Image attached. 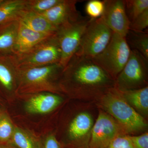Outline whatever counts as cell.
Here are the masks:
<instances>
[{
	"mask_svg": "<svg viewBox=\"0 0 148 148\" xmlns=\"http://www.w3.org/2000/svg\"><path fill=\"white\" fill-rule=\"evenodd\" d=\"M119 90L123 97L129 104H131L135 108L143 113L147 114L148 86L138 89Z\"/></svg>",
	"mask_w": 148,
	"mask_h": 148,
	"instance_id": "17",
	"label": "cell"
},
{
	"mask_svg": "<svg viewBox=\"0 0 148 148\" xmlns=\"http://www.w3.org/2000/svg\"><path fill=\"white\" fill-rule=\"evenodd\" d=\"M0 148H1V147H0Z\"/></svg>",
	"mask_w": 148,
	"mask_h": 148,
	"instance_id": "31",
	"label": "cell"
},
{
	"mask_svg": "<svg viewBox=\"0 0 148 148\" xmlns=\"http://www.w3.org/2000/svg\"><path fill=\"white\" fill-rule=\"evenodd\" d=\"M91 18H82L58 28L56 36L61 48V57L59 64L65 68L76 53L81 41Z\"/></svg>",
	"mask_w": 148,
	"mask_h": 148,
	"instance_id": "7",
	"label": "cell"
},
{
	"mask_svg": "<svg viewBox=\"0 0 148 148\" xmlns=\"http://www.w3.org/2000/svg\"><path fill=\"white\" fill-rule=\"evenodd\" d=\"M134 148H148V134L146 132L139 136H129Z\"/></svg>",
	"mask_w": 148,
	"mask_h": 148,
	"instance_id": "28",
	"label": "cell"
},
{
	"mask_svg": "<svg viewBox=\"0 0 148 148\" xmlns=\"http://www.w3.org/2000/svg\"><path fill=\"white\" fill-rule=\"evenodd\" d=\"M106 148H134L129 135H121L115 138Z\"/></svg>",
	"mask_w": 148,
	"mask_h": 148,
	"instance_id": "27",
	"label": "cell"
},
{
	"mask_svg": "<svg viewBox=\"0 0 148 148\" xmlns=\"http://www.w3.org/2000/svg\"><path fill=\"white\" fill-rule=\"evenodd\" d=\"M16 56L19 67H40L60 63L61 49L56 34Z\"/></svg>",
	"mask_w": 148,
	"mask_h": 148,
	"instance_id": "6",
	"label": "cell"
},
{
	"mask_svg": "<svg viewBox=\"0 0 148 148\" xmlns=\"http://www.w3.org/2000/svg\"><path fill=\"white\" fill-rule=\"evenodd\" d=\"M79 1L77 0H61L55 6L40 14L58 29L82 18L76 6Z\"/></svg>",
	"mask_w": 148,
	"mask_h": 148,
	"instance_id": "11",
	"label": "cell"
},
{
	"mask_svg": "<svg viewBox=\"0 0 148 148\" xmlns=\"http://www.w3.org/2000/svg\"><path fill=\"white\" fill-rule=\"evenodd\" d=\"M93 124L92 117L89 114H79L71 123L69 128L70 137L73 139H80L90 131Z\"/></svg>",
	"mask_w": 148,
	"mask_h": 148,
	"instance_id": "18",
	"label": "cell"
},
{
	"mask_svg": "<svg viewBox=\"0 0 148 148\" xmlns=\"http://www.w3.org/2000/svg\"><path fill=\"white\" fill-rule=\"evenodd\" d=\"M125 1V10L130 22L147 10L148 0H127Z\"/></svg>",
	"mask_w": 148,
	"mask_h": 148,
	"instance_id": "21",
	"label": "cell"
},
{
	"mask_svg": "<svg viewBox=\"0 0 148 148\" xmlns=\"http://www.w3.org/2000/svg\"><path fill=\"white\" fill-rule=\"evenodd\" d=\"M64 68L56 64L35 67H19L18 79L22 90H56L54 81Z\"/></svg>",
	"mask_w": 148,
	"mask_h": 148,
	"instance_id": "4",
	"label": "cell"
},
{
	"mask_svg": "<svg viewBox=\"0 0 148 148\" xmlns=\"http://www.w3.org/2000/svg\"><path fill=\"white\" fill-rule=\"evenodd\" d=\"M62 73L66 82L78 88L98 89L110 85L111 76L92 58L75 54Z\"/></svg>",
	"mask_w": 148,
	"mask_h": 148,
	"instance_id": "1",
	"label": "cell"
},
{
	"mask_svg": "<svg viewBox=\"0 0 148 148\" xmlns=\"http://www.w3.org/2000/svg\"><path fill=\"white\" fill-rule=\"evenodd\" d=\"M19 26L18 19L0 24V55L15 54L14 48Z\"/></svg>",
	"mask_w": 148,
	"mask_h": 148,
	"instance_id": "14",
	"label": "cell"
},
{
	"mask_svg": "<svg viewBox=\"0 0 148 148\" xmlns=\"http://www.w3.org/2000/svg\"><path fill=\"white\" fill-rule=\"evenodd\" d=\"M13 133V127L9 119L3 116L0 118V142H5L10 138Z\"/></svg>",
	"mask_w": 148,
	"mask_h": 148,
	"instance_id": "26",
	"label": "cell"
},
{
	"mask_svg": "<svg viewBox=\"0 0 148 148\" xmlns=\"http://www.w3.org/2000/svg\"><path fill=\"white\" fill-rule=\"evenodd\" d=\"M130 52L125 38L113 33L105 49L92 59L111 77H116L127 63Z\"/></svg>",
	"mask_w": 148,
	"mask_h": 148,
	"instance_id": "3",
	"label": "cell"
},
{
	"mask_svg": "<svg viewBox=\"0 0 148 148\" xmlns=\"http://www.w3.org/2000/svg\"><path fill=\"white\" fill-rule=\"evenodd\" d=\"M126 134L114 119L101 111L92 127L89 148H106L119 135Z\"/></svg>",
	"mask_w": 148,
	"mask_h": 148,
	"instance_id": "9",
	"label": "cell"
},
{
	"mask_svg": "<svg viewBox=\"0 0 148 148\" xmlns=\"http://www.w3.org/2000/svg\"><path fill=\"white\" fill-rule=\"evenodd\" d=\"M61 0H27L25 10L36 13L45 12L59 3Z\"/></svg>",
	"mask_w": 148,
	"mask_h": 148,
	"instance_id": "22",
	"label": "cell"
},
{
	"mask_svg": "<svg viewBox=\"0 0 148 148\" xmlns=\"http://www.w3.org/2000/svg\"><path fill=\"white\" fill-rule=\"evenodd\" d=\"M148 27V9L139 15L130 22V30L136 32L143 31Z\"/></svg>",
	"mask_w": 148,
	"mask_h": 148,
	"instance_id": "25",
	"label": "cell"
},
{
	"mask_svg": "<svg viewBox=\"0 0 148 148\" xmlns=\"http://www.w3.org/2000/svg\"><path fill=\"white\" fill-rule=\"evenodd\" d=\"M113 32L102 17L91 18L75 55L92 58L103 51L110 41Z\"/></svg>",
	"mask_w": 148,
	"mask_h": 148,
	"instance_id": "5",
	"label": "cell"
},
{
	"mask_svg": "<svg viewBox=\"0 0 148 148\" xmlns=\"http://www.w3.org/2000/svg\"><path fill=\"white\" fill-rule=\"evenodd\" d=\"M61 97L51 93H42L33 96L27 103V108L30 112L46 114L54 110L62 102Z\"/></svg>",
	"mask_w": 148,
	"mask_h": 148,
	"instance_id": "16",
	"label": "cell"
},
{
	"mask_svg": "<svg viewBox=\"0 0 148 148\" xmlns=\"http://www.w3.org/2000/svg\"><path fill=\"white\" fill-rule=\"evenodd\" d=\"M53 35H54L35 32L19 22L14 48L15 55H18L26 52L41 42Z\"/></svg>",
	"mask_w": 148,
	"mask_h": 148,
	"instance_id": "13",
	"label": "cell"
},
{
	"mask_svg": "<svg viewBox=\"0 0 148 148\" xmlns=\"http://www.w3.org/2000/svg\"><path fill=\"white\" fill-rule=\"evenodd\" d=\"M130 47L138 51L148 61V34L145 32H136L130 30L125 37Z\"/></svg>",
	"mask_w": 148,
	"mask_h": 148,
	"instance_id": "20",
	"label": "cell"
},
{
	"mask_svg": "<svg viewBox=\"0 0 148 148\" xmlns=\"http://www.w3.org/2000/svg\"><path fill=\"white\" fill-rule=\"evenodd\" d=\"M45 148H60V146L55 137L51 136L46 141Z\"/></svg>",
	"mask_w": 148,
	"mask_h": 148,
	"instance_id": "29",
	"label": "cell"
},
{
	"mask_svg": "<svg viewBox=\"0 0 148 148\" xmlns=\"http://www.w3.org/2000/svg\"><path fill=\"white\" fill-rule=\"evenodd\" d=\"M27 0H5L0 5V24L18 19L26 8Z\"/></svg>",
	"mask_w": 148,
	"mask_h": 148,
	"instance_id": "19",
	"label": "cell"
},
{
	"mask_svg": "<svg viewBox=\"0 0 148 148\" xmlns=\"http://www.w3.org/2000/svg\"><path fill=\"white\" fill-rule=\"evenodd\" d=\"M148 61L137 51L131 49L127 63L118 75L116 88L124 90L146 87Z\"/></svg>",
	"mask_w": 148,
	"mask_h": 148,
	"instance_id": "8",
	"label": "cell"
},
{
	"mask_svg": "<svg viewBox=\"0 0 148 148\" xmlns=\"http://www.w3.org/2000/svg\"><path fill=\"white\" fill-rule=\"evenodd\" d=\"M104 1L105 9L101 17L112 32L125 38L130 30V22L125 10V1Z\"/></svg>",
	"mask_w": 148,
	"mask_h": 148,
	"instance_id": "10",
	"label": "cell"
},
{
	"mask_svg": "<svg viewBox=\"0 0 148 148\" xmlns=\"http://www.w3.org/2000/svg\"><path fill=\"white\" fill-rule=\"evenodd\" d=\"M18 69L16 55H0V85L7 91L15 88Z\"/></svg>",
	"mask_w": 148,
	"mask_h": 148,
	"instance_id": "12",
	"label": "cell"
},
{
	"mask_svg": "<svg viewBox=\"0 0 148 148\" xmlns=\"http://www.w3.org/2000/svg\"><path fill=\"white\" fill-rule=\"evenodd\" d=\"M5 0H0V5L4 2Z\"/></svg>",
	"mask_w": 148,
	"mask_h": 148,
	"instance_id": "30",
	"label": "cell"
},
{
	"mask_svg": "<svg viewBox=\"0 0 148 148\" xmlns=\"http://www.w3.org/2000/svg\"><path fill=\"white\" fill-rule=\"evenodd\" d=\"M105 9V1L90 0L85 6V11L89 18L95 19L101 17Z\"/></svg>",
	"mask_w": 148,
	"mask_h": 148,
	"instance_id": "23",
	"label": "cell"
},
{
	"mask_svg": "<svg viewBox=\"0 0 148 148\" xmlns=\"http://www.w3.org/2000/svg\"><path fill=\"white\" fill-rule=\"evenodd\" d=\"M101 105L126 133L143 131L147 127L146 121L127 103L116 88L106 92L101 98Z\"/></svg>",
	"mask_w": 148,
	"mask_h": 148,
	"instance_id": "2",
	"label": "cell"
},
{
	"mask_svg": "<svg viewBox=\"0 0 148 148\" xmlns=\"http://www.w3.org/2000/svg\"><path fill=\"white\" fill-rule=\"evenodd\" d=\"M12 139L15 145L19 148H36L32 140L20 130H17L14 131Z\"/></svg>",
	"mask_w": 148,
	"mask_h": 148,
	"instance_id": "24",
	"label": "cell"
},
{
	"mask_svg": "<svg viewBox=\"0 0 148 148\" xmlns=\"http://www.w3.org/2000/svg\"><path fill=\"white\" fill-rule=\"evenodd\" d=\"M20 23L35 32L54 35L58 29L40 14L24 10L18 17Z\"/></svg>",
	"mask_w": 148,
	"mask_h": 148,
	"instance_id": "15",
	"label": "cell"
}]
</instances>
